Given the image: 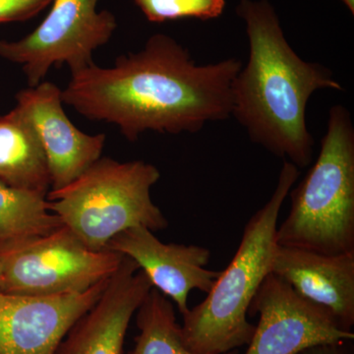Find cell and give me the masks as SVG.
Wrapping results in <instances>:
<instances>
[{"label": "cell", "mask_w": 354, "mask_h": 354, "mask_svg": "<svg viewBox=\"0 0 354 354\" xmlns=\"http://www.w3.org/2000/svg\"><path fill=\"white\" fill-rule=\"evenodd\" d=\"M290 196V214L277 228L278 245L354 252V127L346 106L330 108L318 158Z\"/></svg>", "instance_id": "277c9868"}, {"label": "cell", "mask_w": 354, "mask_h": 354, "mask_svg": "<svg viewBox=\"0 0 354 354\" xmlns=\"http://www.w3.org/2000/svg\"><path fill=\"white\" fill-rule=\"evenodd\" d=\"M124 256L91 250L62 227L0 255V292L51 297L82 292L111 278Z\"/></svg>", "instance_id": "8992f818"}, {"label": "cell", "mask_w": 354, "mask_h": 354, "mask_svg": "<svg viewBox=\"0 0 354 354\" xmlns=\"http://www.w3.org/2000/svg\"><path fill=\"white\" fill-rule=\"evenodd\" d=\"M152 288L138 265L124 256L101 297L72 326L55 354H127L130 321Z\"/></svg>", "instance_id": "7c38bea8"}, {"label": "cell", "mask_w": 354, "mask_h": 354, "mask_svg": "<svg viewBox=\"0 0 354 354\" xmlns=\"http://www.w3.org/2000/svg\"><path fill=\"white\" fill-rule=\"evenodd\" d=\"M99 0H53L50 13L19 41H0V57L20 64L29 87L43 82L53 67L71 73L95 64L94 51L111 39L116 20L97 11Z\"/></svg>", "instance_id": "52a82bcc"}, {"label": "cell", "mask_w": 354, "mask_h": 354, "mask_svg": "<svg viewBox=\"0 0 354 354\" xmlns=\"http://www.w3.org/2000/svg\"><path fill=\"white\" fill-rule=\"evenodd\" d=\"M242 66L237 58L198 65L187 48L158 34L113 66L93 64L71 73L62 100L88 120L116 125L130 142L146 131L196 133L232 118V84Z\"/></svg>", "instance_id": "6da1fadb"}, {"label": "cell", "mask_w": 354, "mask_h": 354, "mask_svg": "<svg viewBox=\"0 0 354 354\" xmlns=\"http://www.w3.org/2000/svg\"><path fill=\"white\" fill-rule=\"evenodd\" d=\"M106 249L127 256L138 265L152 286L171 298L181 315L187 313L193 290L208 293L221 271L207 269L211 251L205 247L164 243L152 230L128 228L109 242Z\"/></svg>", "instance_id": "8fae6325"}, {"label": "cell", "mask_w": 354, "mask_h": 354, "mask_svg": "<svg viewBox=\"0 0 354 354\" xmlns=\"http://www.w3.org/2000/svg\"><path fill=\"white\" fill-rule=\"evenodd\" d=\"M0 181L46 195L50 189L48 162L38 135L16 108L0 116Z\"/></svg>", "instance_id": "5bb4252c"}, {"label": "cell", "mask_w": 354, "mask_h": 354, "mask_svg": "<svg viewBox=\"0 0 354 354\" xmlns=\"http://www.w3.org/2000/svg\"><path fill=\"white\" fill-rule=\"evenodd\" d=\"M64 225L48 208L46 195L0 181V255Z\"/></svg>", "instance_id": "9a60e30c"}, {"label": "cell", "mask_w": 354, "mask_h": 354, "mask_svg": "<svg viewBox=\"0 0 354 354\" xmlns=\"http://www.w3.org/2000/svg\"><path fill=\"white\" fill-rule=\"evenodd\" d=\"M272 274L301 298L325 310L342 330L354 325V252L326 254L277 247Z\"/></svg>", "instance_id": "4fadbf2b"}, {"label": "cell", "mask_w": 354, "mask_h": 354, "mask_svg": "<svg viewBox=\"0 0 354 354\" xmlns=\"http://www.w3.org/2000/svg\"><path fill=\"white\" fill-rule=\"evenodd\" d=\"M237 13L245 21L249 57L232 84L230 116L253 143L298 169L308 167L315 142L307 104L317 91L344 87L332 70L295 53L268 0H241Z\"/></svg>", "instance_id": "7a4b0ae2"}, {"label": "cell", "mask_w": 354, "mask_h": 354, "mask_svg": "<svg viewBox=\"0 0 354 354\" xmlns=\"http://www.w3.org/2000/svg\"><path fill=\"white\" fill-rule=\"evenodd\" d=\"M256 313L259 323L245 354H297L315 344L354 339L353 332L342 330L328 312L298 297L272 272L249 307L248 315Z\"/></svg>", "instance_id": "ba28073f"}, {"label": "cell", "mask_w": 354, "mask_h": 354, "mask_svg": "<svg viewBox=\"0 0 354 354\" xmlns=\"http://www.w3.org/2000/svg\"><path fill=\"white\" fill-rule=\"evenodd\" d=\"M341 1L344 6L348 7V10L351 11V13L354 14V0H341Z\"/></svg>", "instance_id": "ffe728a7"}, {"label": "cell", "mask_w": 354, "mask_h": 354, "mask_svg": "<svg viewBox=\"0 0 354 354\" xmlns=\"http://www.w3.org/2000/svg\"><path fill=\"white\" fill-rule=\"evenodd\" d=\"M299 174L297 167L283 162L274 193L247 223L230 265L204 301L183 315V341L192 353L225 354L250 342L256 326L247 319L249 307L272 271L279 212Z\"/></svg>", "instance_id": "3957f363"}, {"label": "cell", "mask_w": 354, "mask_h": 354, "mask_svg": "<svg viewBox=\"0 0 354 354\" xmlns=\"http://www.w3.org/2000/svg\"><path fill=\"white\" fill-rule=\"evenodd\" d=\"M160 172L143 160L101 158L75 180L48 191V208L91 250H104L128 228L165 230L169 221L153 202L151 189Z\"/></svg>", "instance_id": "5b68a950"}, {"label": "cell", "mask_w": 354, "mask_h": 354, "mask_svg": "<svg viewBox=\"0 0 354 354\" xmlns=\"http://www.w3.org/2000/svg\"><path fill=\"white\" fill-rule=\"evenodd\" d=\"M136 313L139 335L130 354H196L184 344L174 305L162 292L153 288Z\"/></svg>", "instance_id": "2e32d148"}, {"label": "cell", "mask_w": 354, "mask_h": 354, "mask_svg": "<svg viewBox=\"0 0 354 354\" xmlns=\"http://www.w3.org/2000/svg\"><path fill=\"white\" fill-rule=\"evenodd\" d=\"M51 2L53 0H0V23L31 19Z\"/></svg>", "instance_id": "ac0fdd59"}, {"label": "cell", "mask_w": 354, "mask_h": 354, "mask_svg": "<svg viewBox=\"0 0 354 354\" xmlns=\"http://www.w3.org/2000/svg\"><path fill=\"white\" fill-rule=\"evenodd\" d=\"M147 19L153 23L196 18L209 20L220 17L225 0H134Z\"/></svg>", "instance_id": "e0dca14e"}, {"label": "cell", "mask_w": 354, "mask_h": 354, "mask_svg": "<svg viewBox=\"0 0 354 354\" xmlns=\"http://www.w3.org/2000/svg\"><path fill=\"white\" fill-rule=\"evenodd\" d=\"M342 344L344 342L315 344V346L302 349L297 354H344L342 348Z\"/></svg>", "instance_id": "d6986e66"}, {"label": "cell", "mask_w": 354, "mask_h": 354, "mask_svg": "<svg viewBox=\"0 0 354 354\" xmlns=\"http://www.w3.org/2000/svg\"><path fill=\"white\" fill-rule=\"evenodd\" d=\"M15 108L31 123L43 147L50 190L68 185L101 158L106 134L80 131L65 113L62 90L43 81L16 95Z\"/></svg>", "instance_id": "30bf717a"}, {"label": "cell", "mask_w": 354, "mask_h": 354, "mask_svg": "<svg viewBox=\"0 0 354 354\" xmlns=\"http://www.w3.org/2000/svg\"><path fill=\"white\" fill-rule=\"evenodd\" d=\"M109 279L82 292L27 297L0 292V354H55Z\"/></svg>", "instance_id": "9c48e42d"}]
</instances>
